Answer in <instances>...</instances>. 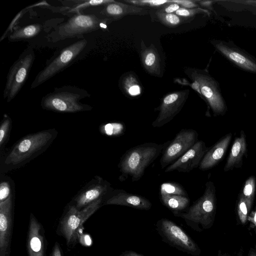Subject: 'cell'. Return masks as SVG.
I'll use <instances>...</instances> for the list:
<instances>
[{
  "mask_svg": "<svg viewBox=\"0 0 256 256\" xmlns=\"http://www.w3.org/2000/svg\"><path fill=\"white\" fill-rule=\"evenodd\" d=\"M58 136L54 128L30 134L0 156V174L20 168L45 152Z\"/></svg>",
  "mask_w": 256,
  "mask_h": 256,
  "instance_id": "cell-1",
  "label": "cell"
},
{
  "mask_svg": "<svg viewBox=\"0 0 256 256\" xmlns=\"http://www.w3.org/2000/svg\"><path fill=\"white\" fill-rule=\"evenodd\" d=\"M166 145L145 142L128 150L121 157L118 168V177L123 182L130 176L132 182L140 180L146 168L160 155Z\"/></svg>",
  "mask_w": 256,
  "mask_h": 256,
  "instance_id": "cell-2",
  "label": "cell"
},
{
  "mask_svg": "<svg viewBox=\"0 0 256 256\" xmlns=\"http://www.w3.org/2000/svg\"><path fill=\"white\" fill-rule=\"evenodd\" d=\"M216 210V190L212 182L206 184L203 194L185 211L172 213L192 230L200 232L213 225Z\"/></svg>",
  "mask_w": 256,
  "mask_h": 256,
  "instance_id": "cell-3",
  "label": "cell"
},
{
  "mask_svg": "<svg viewBox=\"0 0 256 256\" xmlns=\"http://www.w3.org/2000/svg\"><path fill=\"white\" fill-rule=\"evenodd\" d=\"M90 94L84 88L68 85L55 88L44 96L40 102L42 109L58 113H76L90 111L92 107L80 102Z\"/></svg>",
  "mask_w": 256,
  "mask_h": 256,
  "instance_id": "cell-4",
  "label": "cell"
},
{
  "mask_svg": "<svg viewBox=\"0 0 256 256\" xmlns=\"http://www.w3.org/2000/svg\"><path fill=\"white\" fill-rule=\"evenodd\" d=\"M105 198L99 199L84 208L78 210L68 204L60 218L56 233L66 240L68 249H72L82 234L83 224L102 206Z\"/></svg>",
  "mask_w": 256,
  "mask_h": 256,
  "instance_id": "cell-5",
  "label": "cell"
},
{
  "mask_svg": "<svg viewBox=\"0 0 256 256\" xmlns=\"http://www.w3.org/2000/svg\"><path fill=\"white\" fill-rule=\"evenodd\" d=\"M87 44V40L82 38L56 52L38 74L30 88H36L69 67L79 58Z\"/></svg>",
  "mask_w": 256,
  "mask_h": 256,
  "instance_id": "cell-6",
  "label": "cell"
},
{
  "mask_svg": "<svg viewBox=\"0 0 256 256\" xmlns=\"http://www.w3.org/2000/svg\"><path fill=\"white\" fill-rule=\"evenodd\" d=\"M184 74L193 82L215 116L224 115L227 107L218 82L205 70L186 68Z\"/></svg>",
  "mask_w": 256,
  "mask_h": 256,
  "instance_id": "cell-7",
  "label": "cell"
},
{
  "mask_svg": "<svg viewBox=\"0 0 256 256\" xmlns=\"http://www.w3.org/2000/svg\"><path fill=\"white\" fill-rule=\"evenodd\" d=\"M108 18L101 19L94 14H74L66 22L60 24L48 35L56 42L73 38L91 32L102 28H106Z\"/></svg>",
  "mask_w": 256,
  "mask_h": 256,
  "instance_id": "cell-8",
  "label": "cell"
},
{
  "mask_svg": "<svg viewBox=\"0 0 256 256\" xmlns=\"http://www.w3.org/2000/svg\"><path fill=\"white\" fill-rule=\"evenodd\" d=\"M35 59L33 48L28 46L10 66L4 90V98L10 102L24 84Z\"/></svg>",
  "mask_w": 256,
  "mask_h": 256,
  "instance_id": "cell-9",
  "label": "cell"
},
{
  "mask_svg": "<svg viewBox=\"0 0 256 256\" xmlns=\"http://www.w3.org/2000/svg\"><path fill=\"white\" fill-rule=\"evenodd\" d=\"M156 229L162 241L178 250L192 256H199L198 245L180 226L166 218L158 220Z\"/></svg>",
  "mask_w": 256,
  "mask_h": 256,
  "instance_id": "cell-10",
  "label": "cell"
},
{
  "mask_svg": "<svg viewBox=\"0 0 256 256\" xmlns=\"http://www.w3.org/2000/svg\"><path fill=\"white\" fill-rule=\"evenodd\" d=\"M198 134L193 129H182L166 145L162 152L160 164L166 168L184 154L198 140Z\"/></svg>",
  "mask_w": 256,
  "mask_h": 256,
  "instance_id": "cell-11",
  "label": "cell"
},
{
  "mask_svg": "<svg viewBox=\"0 0 256 256\" xmlns=\"http://www.w3.org/2000/svg\"><path fill=\"white\" fill-rule=\"evenodd\" d=\"M112 190L108 182L100 176H95L78 192L68 204L81 210L99 199L106 198Z\"/></svg>",
  "mask_w": 256,
  "mask_h": 256,
  "instance_id": "cell-12",
  "label": "cell"
},
{
  "mask_svg": "<svg viewBox=\"0 0 256 256\" xmlns=\"http://www.w3.org/2000/svg\"><path fill=\"white\" fill-rule=\"evenodd\" d=\"M189 90L174 92L165 96L158 108V114L152 122L154 128L164 126L179 113L184 106L190 94Z\"/></svg>",
  "mask_w": 256,
  "mask_h": 256,
  "instance_id": "cell-13",
  "label": "cell"
},
{
  "mask_svg": "<svg viewBox=\"0 0 256 256\" xmlns=\"http://www.w3.org/2000/svg\"><path fill=\"white\" fill-rule=\"evenodd\" d=\"M15 190L6 200L0 202V256H9L11 244Z\"/></svg>",
  "mask_w": 256,
  "mask_h": 256,
  "instance_id": "cell-14",
  "label": "cell"
},
{
  "mask_svg": "<svg viewBox=\"0 0 256 256\" xmlns=\"http://www.w3.org/2000/svg\"><path fill=\"white\" fill-rule=\"evenodd\" d=\"M211 44L228 60L240 68L256 74V60L236 46L221 40H212Z\"/></svg>",
  "mask_w": 256,
  "mask_h": 256,
  "instance_id": "cell-15",
  "label": "cell"
},
{
  "mask_svg": "<svg viewBox=\"0 0 256 256\" xmlns=\"http://www.w3.org/2000/svg\"><path fill=\"white\" fill-rule=\"evenodd\" d=\"M208 150L205 142L198 140L184 154L168 166L164 172H168L176 170L182 172H190L199 166Z\"/></svg>",
  "mask_w": 256,
  "mask_h": 256,
  "instance_id": "cell-16",
  "label": "cell"
},
{
  "mask_svg": "<svg viewBox=\"0 0 256 256\" xmlns=\"http://www.w3.org/2000/svg\"><path fill=\"white\" fill-rule=\"evenodd\" d=\"M47 246L43 226L30 213L26 240L28 256H46Z\"/></svg>",
  "mask_w": 256,
  "mask_h": 256,
  "instance_id": "cell-17",
  "label": "cell"
},
{
  "mask_svg": "<svg viewBox=\"0 0 256 256\" xmlns=\"http://www.w3.org/2000/svg\"><path fill=\"white\" fill-rule=\"evenodd\" d=\"M104 205L126 206L140 210H149L152 206L151 202L144 196L114 189L106 198Z\"/></svg>",
  "mask_w": 256,
  "mask_h": 256,
  "instance_id": "cell-18",
  "label": "cell"
},
{
  "mask_svg": "<svg viewBox=\"0 0 256 256\" xmlns=\"http://www.w3.org/2000/svg\"><path fill=\"white\" fill-rule=\"evenodd\" d=\"M150 10L142 7L114 1L104 6L101 14L109 20H118L128 15H148Z\"/></svg>",
  "mask_w": 256,
  "mask_h": 256,
  "instance_id": "cell-19",
  "label": "cell"
},
{
  "mask_svg": "<svg viewBox=\"0 0 256 256\" xmlns=\"http://www.w3.org/2000/svg\"><path fill=\"white\" fill-rule=\"evenodd\" d=\"M232 137L228 133L204 154L198 168L202 170L210 169L218 164L224 156Z\"/></svg>",
  "mask_w": 256,
  "mask_h": 256,
  "instance_id": "cell-20",
  "label": "cell"
},
{
  "mask_svg": "<svg viewBox=\"0 0 256 256\" xmlns=\"http://www.w3.org/2000/svg\"><path fill=\"white\" fill-rule=\"evenodd\" d=\"M140 58L144 68L148 74L156 76H162L160 57L153 44L147 46L144 42L141 40Z\"/></svg>",
  "mask_w": 256,
  "mask_h": 256,
  "instance_id": "cell-21",
  "label": "cell"
},
{
  "mask_svg": "<svg viewBox=\"0 0 256 256\" xmlns=\"http://www.w3.org/2000/svg\"><path fill=\"white\" fill-rule=\"evenodd\" d=\"M247 153L246 136L244 130L240 132V136L236 137L232 144L230 151L227 158L224 172H228L234 168H240L243 159Z\"/></svg>",
  "mask_w": 256,
  "mask_h": 256,
  "instance_id": "cell-22",
  "label": "cell"
},
{
  "mask_svg": "<svg viewBox=\"0 0 256 256\" xmlns=\"http://www.w3.org/2000/svg\"><path fill=\"white\" fill-rule=\"evenodd\" d=\"M114 0H76L60 1L62 4L61 12L67 13L82 14V11L90 6H104L114 2Z\"/></svg>",
  "mask_w": 256,
  "mask_h": 256,
  "instance_id": "cell-23",
  "label": "cell"
},
{
  "mask_svg": "<svg viewBox=\"0 0 256 256\" xmlns=\"http://www.w3.org/2000/svg\"><path fill=\"white\" fill-rule=\"evenodd\" d=\"M42 26L40 24H33L20 27L13 30L8 36L10 42L31 39L37 36L42 31Z\"/></svg>",
  "mask_w": 256,
  "mask_h": 256,
  "instance_id": "cell-24",
  "label": "cell"
},
{
  "mask_svg": "<svg viewBox=\"0 0 256 256\" xmlns=\"http://www.w3.org/2000/svg\"><path fill=\"white\" fill-rule=\"evenodd\" d=\"M160 200L172 213L185 211L190 202L188 196L180 195H160Z\"/></svg>",
  "mask_w": 256,
  "mask_h": 256,
  "instance_id": "cell-25",
  "label": "cell"
},
{
  "mask_svg": "<svg viewBox=\"0 0 256 256\" xmlns=\"http://www.w3.org/2000/svg\"><path fill=\"white\" fill-rule=\"evenodd\" d=\"M12 120L7 114H4L0 125V155L4 151L12 128Z\"/></svg>",
  "mask_w": 256,
  "mask_h": 256,
  "instance_id": "cell-26",
  "label": "cell"
},
{
  "mask_svg": "<svg viewBox=\"0 0 256 256\" xmlns=\"http://www.w3.org/2000/svg\"><path fill=\"white\" fill-rule=\"evenodd\" d=\"M155 16L158 22L169 27L176 26L186 20L174 14L166 13L160 10L156 12Z\"/></svg>",
  "mask_w": 256,
  "mask_h": 256,
  "instance_id": "cell-27",
  "label": "cell"
},
{
  "mask_svg": "<svg viewBox=\"0 0 256 256\" xmlns=\"http://www.w3.org/2000/svg\"><path fill=\"white\" fill-rule=\"evenodd\" d=\"M253 204L246 200L240 193L238 198L236 210L238 218L242 224H244L248 221Z\"/></svg>",
  "mask_w": 256,
  "mask_h": 256,
  "instance_id": "cell-28",
  "label": "cell"
},
{
  "mask_svg": "<svg viewBox=\"0 0 256 256\" xmlns=\"http://www.w3.org/2000/svg\"><path fill=\"white\" fill-rule=\"evenodd\" d=\"M180 195L188 196L182 186L174 182L162 183L160 186V195Z\"/></svg>",
  "mask_w": 256,
  "mask_h": 256,
  "instance_id": "cell-29",
  "label": "cell"
},
{
  "mask_svg": "<svg viewBox=\"0 0 256 256\" xmlns=\"http://www.w3.org/2000/svg\"><path fill=\"white\" fill-rule=\"evenodd\" d=\"M15 190L14 184L12 180L4 174H0V202L7 199Z\"/></svg>",
  "mask_w": 256,
  "mask_h": 256,
  "instance_id": "cell-30",
  "label": "cell"
},
{
  "mask_svg": "<svg viewBox=\"0 0 256 256\" xmlns=\"http://www.w3.org/2000/svg\"><path fill=\"white\" fill-rule=\"evenodd\" d=\"M256 191V180L251 176L246 180L240 194L248 201L253 204Z\"/></svg>",
  "mask_w": 256,
  "mask_h": 256,
  "instance_id": "cell-31",
  "label": "cell"
},
{
  "mask_svg": "<svg viewBox=\"0 0 256 256\" xmlns=\"http://www.w3.org/2000/svg\"><path fill=\"white\" fill-rule=\"evenodd\" d=\"M123 80V88L126 93L132 96H137L140 94V86L134 76H128Z\"/></svg>",
  "mask_w": 256,
  "mask_h": 256,
  "instance_id": "cell-32",
  "label": "cell"
},
{
  "mask_svg": "<svg viewBox=\"0 0 256 256\" xmlns=\"http://www.w3.org/2000/svg\"><path fill=\"white\" fill-rule=\"evenodd\" d=\"M122 127L120 123L110 122L100 125L99 130L102 134L116 136L122 134Z\"/></svg>",
  "mask_w": 256,
  "mask_h": 256,
  "instance_id": "cell-33",
  "label": "cell"
},
{
  "mask_svg": "<svg viewBox=\"0 0 256 256\" xmlns=\"http://www.w3.org/2000/svg\"><path fill=\"white\" fill-rule=\"evenodd\" d=\"M124 2L137 6L159 7L169 2V0H124Z\"/></svg>",
  "mask_w": 256,
  "mask_h": 256,
  "instance_id": "cell-34",
  "label": "cell"
},
{
  "mask_svg": "<svg viewBox=\"0 0 256 256\" xmlns=\"http://www.w3.org/2000/svg\"><path fill=\"white\" fill-rule=\"evenodd\" d=\"M200 14H209V12L206 10L200 8H180L175 14L182 18H190Z\"/></svg>",
  "mask_w": 256,
  "mask_h": 256,
  "instance_id": "cell-35",
  "label": "cell"
},
{
  "mask_svg": "<svg viewBox=\"0 0 256 256\" xmlns=\"http://www.w3.org/2000/svg\"><path fill=\"white\" fill-rule=\"evenodd\" d=\"M26 12V8L22 10H21L18 14L14 17V20L12 21L11 23L8 26L6 30L4 33L1 38H0V42L2 41L5 38H6L8 36H9L12 32L13 31L12 28L14 25L16 23L18 20L24 15V14Z\"/></svg>",
  "mask_w": 256,
  "mask_h": 256,
  "instance_id": "cell-36",
  "label": "cell"
},
{
  "mask_svg": "<svg viewBox=\"0 0 256 256\" xmlns=\"http://www.w3.org/2000/svg\"><path fill=\"white\" fill-rule=\"evenodd\" d=\"M171 2L178 4L181 8H198V4L195 0H170Z\"/></svg>",
  "mask_w": 256,
  "mask_h": 256,
  "instance_id": "cell-37",
  "label": "cell"
},
{
  "mask_svg": "<svg viewBox=\"0 0 256 256\" xmlns=\"http://www.w3.org/2000/svg\"><path fill=\"white\" fill-rule=\"evenodd\" d=\"M180 8L177 4L171 2L170 0L168 3L166 4L162 9L160 10L166 13L173 14V12H176Z\"/></svg>",
  "mask_w": 256,
  "mask_h": 256,
  "instance_id": "cell-38",
  "label": "cell"
},
{
  "mask_svg": "<svg viewBox=\"0 0 256 256\" xmlns=\"http://www.w3.org/2000/svg\"><path fill=\"white\" fill-rule=\"evenodd\" d=\"M49 256H64L60 245L56 242Z\"/></svg>",
  "mask_w": 256,
  "mask_h": 256,
  "instance_id": "cell-39",
  "label": "cell"
},
{
  "mask_svg": "<svg viewBox=\"0 0 256 256\" xmlns=\"http://www.w3.org/2000/svg\"><path fill=\"white\" fill-rule=\"evenodd\" d=\"M78 242L82 245L88 246L91 245L92 241L90 236L82 234L79 236Z\"/></svg>",
  "mask_w": 256,
  "mask_h": 256,
  "instance_id": "cell-40",
  "label": "cell"
},
{
  "mask_svg": "<svg viewBox=\"0 0 256 256\" xmlns=\"http://www.w3.org/2000/svg\"><path fill=\"white\" fill-rule=\"evenodd\" d=\"M248 220L250 223V227L255 228L256 227V206L254 209L250 213Z\"/></svg>",
  "mask_w": 256,
  "mask_h": 256,
  "instance_id": "cell-41",
  "label": "cell"
},
{
  "mask_svg": "<svg viewBox=\"0 0 256 256\" xmlns=\"http://www.w3.org/2000/svg\"><path fill=\"white\" fill-rule=\"evenodd\" d=\"M196 3H198L201 6L212 10V4L213 1L210 0H195Z\"/></svg>",
  "mask_w": 256,
  "mask_h": 256,
  "instance_id": "cell-42",
  "label": "cell"
},
{
  "mask_svg": "<svg viewBox=\"0 0 256 256\" xmlns=\"http://www.w3.org/2000/svg\"><path fill=\"white\" fill-rule=\"evenodd\" d=\"M120 256H144L143 254L133 250H125L121 253Z\"/></svg>",
  "mask_w": 256,
  "mask_h": 256,
  "instance_id": "cell-43",
  "label": "cell"
},
{
  "mask_svg": "<svg viewBox=\"0 0 256 256\" xmlns=\"http://www.w3.org/2000/svg\"><path fill=\"white\" fill-rule=\"evenodd\" d=\"M249 256H256V252L252 250L250 252Z\"/></svg>",
  "mask_w": 256,
  "mask_h": 256,
  "instance_id": "cell-44",
  "label": "cell"
},
{
  "mask_svg": "<svg viewBox=\"0 0 256 256\" xmlns=\"http://www.w3.org/2000/svg\"><path fill=\"white\" fill-rule=\"evenodd\" d=\"M220 254H221L220 250H218V256H220Z\"/></svg>",
  "mask_w": 256,
  "mask_h": 256,
  "instance_id": "cell-45",
  "label": "cell"
},
{
  "mask_svg": "<svg viewBox=\"0 0 256 256\" xmlns=\"http://www.w3.org/2000/svg\"><path fill=\"white\" fill-rule=\"evenodd\" d=\"M255 228V230H256V227L254 228Z\"/></svg>",
  "mask_w": 256,
  "mask_h": 256,
  "instance_id": "cell-46",
  "label": "cell"
}]
</instances>
